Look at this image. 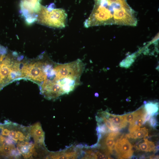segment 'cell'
<instances>
[{"mask_svg":"<svg viewBox=\"0 0 159 159\" xmlns=\"http://www.w3.org/2000/svg\"><path fill=\"white\" fill-rule=\"evenodd\" d=\"M94 1L92 12L84 22L85 27L112 24L136 25L135 11L126 0H94Z\"/></svg>","mask_w":159,"mask_h":159,"instance_id":"obj_1","label":"cell"},{"mask_svg":"<svg viewBox=\"0 0 159 159\" xmlns=\"http://www.w3.org/2000/svg\"><path fill=\"white\" fill-rule=\"evenodd\" d=\"M54 4L48 7L41 4L36 15L35 22L48 27L62 28L67 25V14L65 10L54 8Z\"/></svg>","mask_w":159,"mask_h":159,"instance_id":"obj_2","label":"cell"},{"mask_svg":"<svg viewBox=\"0 0 159 159\" xmlns=\"http://www.w3.org/2000/svg\"><path fill=\"white\" fill-rule=\"evenodd\" d=\"M84 68L83 63L80 59L72 62L56 65L51 70L54 76L53 80L57 81L66 78L80 82Z\"/></svg>","mask_w":159,"mask_h":159,"instance_id":"obj_3","label":"cell"},{"mask_svg":"<svg viewBox=\"0 0 159 159\" xmlns=\"http://www.w3.org/2000/svg\"><path fill=\"white\" fill-rule=\"evenodd\" d=\"M43 61H33L23 64L20 78H25L36 82H43L47 77L51 66Z\"/></svg>","mask_w":159,"mask_h":159,"instance_id":"obj_4","label":"cell"},{"mask_svg":"<svg viewBox=\"0 0 159 159\" xmlns=\"http://www.w3.org/2000/svg\"><path fill=\"white\" fill-rule=\"evenodd\" d=\"M1 135L6 137L14 143H19L30 140L31 137L29 127H27L16 123H8L2 126Z\"/></svg>","mask_w":159,"mask_h":159,"instance_id":"obj_5","label":"cell"},{"mask_svg":"<svg viewBox=\"0 0 159 159\" xmlns=\"http://www.w3.org/2000/svg\"><path fill=\"white\" fill-rule=\"evenodd\" d=\"M14 60L13 55L7 54L0 63V90L13 80L16 79Z\"/></svg>","mask_w":159,"mask_h":159,"instance_id":"obj_6","label":"cell"},{"mask_svg":"<svg viewBox=\"0 0 159 159\" xmlns=\"http://www.w3.org/2000/svg\"><path fill=\"white\" fill-rule=\"evenodd\" d=\"M41 92L44 97L48 100L55 99L65 94L57 82L46 79L42 83Z\"/></svg>","mask_w":159,"mask_h":159,"instance_id":"obj_7","label":"cell"},{"mask_svg":"<svg viewBox=\"0 0 159 159\" xmlns=\"http://www.w3.org/2000/svg\"><path fill=\"white\" fill-rule=\"evenodd\" d=\"M16 146L18 152L25 158L37 157L39 155V147L29 141L18 143Z\"/></svg>","mask_w":159,"mask_h":159,"instance_id":"obj_8","label":"cell"},{"mask_svg":"<svg viewBox=\"0 0 159 159\" xmlns=\"http://www.w3.org/2000/svg\"><path fill=\"white\" fill-rule=\"evenodd\" d=\"M29 132L36 145L44 146L45 135L41 125L39 122H36L31 125Z\"/></svg>","mask_w":159,"mask_h":159,"instance_id":"obj_9","label":"cell"},{"mask_svg":"<svg viewBox=\"0 0 159 159\" xmlns=\"http://www.w3.org/2000/svg\"><path fill=\"white\" fill-rule=\"evenodd\" d=\"M0 155L10 158H18L21 155L18 152L14 144L0 143Z\"/></svg>","mask_w":159,"mask_h":159,"instance_id":"obj_10","label":"cell"},{"mask_svg":"<svg viewBox=\"0 0 159 159\" xmlns=\"http://www.w3.org/2000/svg\"><path fill=\"white\" fill-rule=\"evenodd\" d=\"M121 145L118 158H128L132 155L134 152L132 146L127 138H122L121 140Z\"/></svg>","mask_w":159,"mask_h":159,"instance_id":"obj_11","label":"cell"},{"mask_svg":"<svg viewBox=\"0 0 159 159\" xmlns=\"http://www.w3.org/2000/svg\"><path fill=\"white\" fill-rule=\"evenodd\" d=\"M79 155L78 152L75 150L72 149L65 151L50 153L46 157L51 159H75Z\"/></svg>","mask_w":159,"mask_h":159,"instance_id":"obj_12","label":"cell"},{"mask_svg":"<svg viewBox=\"0 0 159 159\" xmlns=\"http://www.w3.org/2000/svg\"><path fill=\"white\" fill-rule=\"evenodd\" d=\"M144 111L138 110L122 115L123 121L126 123H129L130 125L133 123L137 118L142 116L145 113Z\"/></svg>","mask_w":159,"mask_h":159,"instance_id":"obj_13","label":"cell"},{"mask_svg":"<svg viewBox=\"0 0 159 159\" xmlns=\"http://www.w3.org/2000/svg\"><path fill=\"white\" fill-rule=\"evenodd\" d=\"M112 122L115 125L118 127L120 129L125 127L127 123L123 120L122 115H118L110 114L109 117L107 119Z\"/></svg>","mask_w":159,"mask_h":159,"instance_id":"obj_14","label":"cell"},{"mask_svg":"<svg viewBox=\"0 0 159 159\" xmlns=\"http://www.w3.org/2000/svg\"><path fill=\"white\" fill-rule=\"evenodd\" d=\"M145 108L146 112L151 115V116H153L158 110V103L154 102H148L145 104Z\"/></svg>","mask_w":159,"mask_h":159,"instance_id":"obj_15","label":"cell"},{"mask_svg":"<svg viewBox=\"0 0 159 159\" xmlns=\"http://www.w3.org/2000/svg\"><path fill=\"white\" fill-rule=\"evenodd\" d=\"M115 138L109 133L104 140L105 144L110 153H111L114 149L115 143Z\"/></svg>","mask_w":159,"mask_h":159,"instance_id":"obj_16","label":"cell"},{"mask_svg":"<svg viewBox=\"0 0 159 159\" xmlns=\"http://www.w3.org/2000/svg\"><path fill=\"white\" fill-rule=\"evenodd\" d=\"M135 139H141L148 136V131L145 127L139 128L134 131Z\"/></svg>","mask_w":159,"mask_h":159,"instance_id":"obj_17","label":"cell"},{"mask_svg":"<svg viewBox=\"0 0 159 159\" xmlns=\"http://www.w3.org/2000/svg\"><path fill=\"white\" fill-rule=\"evenodd\" d=\"M103 119V121L107 127L111 131L116 132L118 131L120 129L118 127L115 125L112 122L105 117H101Z\"/></svg>","mask_w":159,"mask_h":159,"instance_id":"obj_18","label":"cell"},{"mask_svg":"<svg viewBox=\"0 0 159 159\" xmlns=\"http://www.w3.org/2000/svg\"><path fill=\"white\" fill-rule=\"evenodd\" d=\"M132 55L127 57L120 63V66L126 68L129 67L134 61Z\"/></svg>","mask_w":159,"mask_h":159,"instance_id":"obj_19","label":"cell"},{"mask_svg":"<svg viewBox=\"0 0 159 159\" xmlns=\"http://www.w3.org/2000/svg\"><path fill=\"white\" fill-rule=\"evenodd\" d=\"M143 141L141 140V143H139L138 149L142 151L147 152L149 151L148 140L147 139H144Z\"/></svg>","mask_w":159,"mask_h":159,"instance_id":"obj_20","label":"cell"},{"mask_svg":"<svg viewBox=\"0 0 159 159\" xmlns=\"http://www.w3.org/2000/svg\"><path fill=\"white\" fill-rule=\"evenodd\" d=\"M7 51L6 49L0 44V63L6 56Z\"/></svg>","mask_w":159,"mask_h":159,"instance_id":"obj_21","label":"cell"},{"mask_svg":"<svg viewBox=\"0 0 159 159\" xmlns=\"http://www.w3.org/2000/svg\"><path fill=\"white\" fill-rule=\"evenodd\" d=\"M155 117L154 116H151L148 121L151 126L155 128L158 126V122Z\"/></svg>","mask_w":159,"mask_h":159,"instance_id":"obj_22","label":"cell"},{"mask_svg":"<svg viewBox=\"0 0 159 159\" xmlns=\"http://www.w3.org/2000/svg\"><path fill=\"white\" fill-rule=\"evenodd\" d=\"M148 143L149 148V151L151 152L153 151L155 147L154 143L152 141L148 140Z\"/></svg>","mask_w":159,"mask_h":159,"instance_id":"obj_23","label":"cell"},{"mask_svg":"<svg viewBox=\"0 0 159 159\" xmlns=\"http://www.w3.org/2000/svg\"><path fill=\"white\" fill-rule=\"evenodd\" d=\"M130 158L131 159H137V157L136 156L134 155H132L131 157Z\"/></svg>","mask_w":159,"mask_h":159,"instance_id":"obj_24","label":"cell"},{"mask_svg":"<svg viewBox=\"0 0 159 159\" xmlns=\"http://www.w3.org/2000/svg\"><path fill=\"white\" fill-rule=\"evenodd\" d=\"M38 0L39 2V1H40V0Z\"/></svg>","mask_w":159,"mask_h":159,"instance_id":"obj_25","label":"cell"}]
</instances>
